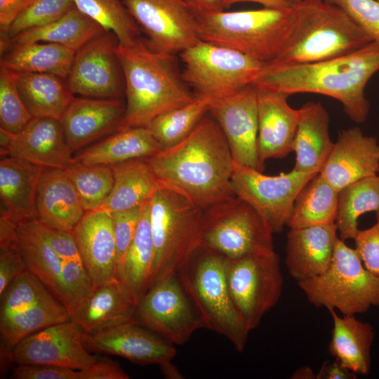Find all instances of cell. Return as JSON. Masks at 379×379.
<instances>
[{
	"label": "cell",
	"instance_id": "484cf974",
	"mask_svg": "<svg viewBox=\"0 0 379 379\" xmlns=\"http://www.w3.org/2000/svg\"><path fill=\"white\" fill-rule=\"evenodd\" d=\"M86 211L64 169L44 168L36 197V220L59 230L72 232Z\"/></svg>",
	"mask_w": 379,
	"mask_h": 379
},
{
	"label": "cell",
	"instance_id": "e0dca14e",
	"mask_svg": "<svg viewBox=\"0 0 379 379\" xmlns=\"http://www.w3.org/2000/svg\"><path fill=\"white\" fill-rule=\"evenodd\" d=\"M208 112L222 131L235 163L262 171L258 152V99L255 85L212 100Z\"/></svg>",
	"mask_w": 379,
	"mask_h": 379
},
{
	"label": "cell",
	"instance_id": "277c9868",
	"mask_svg": "<svg viewBox=\"0 0 379 379\" xmlns=\"http://www.w3.org/2000/svg\"><path fill=\"white\" fill-rule=\"evenodd\" d=\"M292 31L277 57L268 63L296 65L352 53L373 41L340 8L323 0H300Z\"/></svg>",
	"mask_w": 379,
	"mask_h": 379
},
{
	"label": "cell",
	"instance_id": "4fadbf2b",
	"mask_svg": "<svg viewBox=\"0 0 379 379\" xmlns=\"http://www.w3.org/2000/svg\"><path fill=\"white\" fill-rule=\"evenodd\" d=\"M135 322L173 345H183L202 328L176 274L152 284L140 300Z\"/></svg>",
	"mask_w": 379,
	"mask_h": 379
},
{
	"label": "cell",
	"instance_id": "7c38bea8",
	"mask_svg": "<svg viewBox=\"0 0 379 379\" xmlns=\"http://www.w3.org/2000/svg\"><path fill=\"white\" fill-rule=\"evenodd\" d=\"M315 175L293 168L267 175L235 163L231 182L234 195L255 208L272 232L278 233L286 225L297 195Z\"/></svg>",
	"mask_w": 379,
	"mask_h": 379
},
{
	"label": "cell",
	"instance_id": "681fc988",
	"mask_svg": "<svg viewBox=\"0 0 379 379\" xmlns=\"http://www.w3.org/2000/svg\"><path fill=\"white\" fill-rule=\"evenodd\" d=\"M32 220L35 227L61 260L81 258L72 232L53 229L36 219Z\"/></svg>",
	"mask_w": 379,
	"mask_h": 379
},
{
	"label": "cell",
	"instance_id": "ab89813d",
	"mask_svg": "<svg viewBox=\"0 0 379 379\" xmlns=\"http://www.w3.org/2000/svg\"><path fill=\"white\" fill-rule=\"evenodd\" d=\"M75 7L100 25L113 32L120 45H128L140 36V29L123 0H73Z\"/></svg>",
	"mask_w": 379,
	"mask_h": 379
},
{
	"label": "cell",
	"instance_id": "ba28073f",
	"mask_svg": "<svg viewBox=\"0 0 379 379\" xmlns=\"http://www.w3.org/2000/svg\"><path fill=\"white\" fill-rule=\"evenodd\" d=\"M298 285L312 305L343 315L364 313L379 305V278L365 268L356 249L340 238L327 270Z\"/></svg>",
	"mask_w": 379,
	"mask_h": 379
},
{
	"label": "cell",
	"instance_id": "d4e9b609",
	"mask_svg": "<svg viewBox=\"0 0 379 379\" xmlns=\"http://www.w3.org/2000/svg\"><path fill=\"white\" fill-rule=\"evenodd\" d=\"M338 239L335 223L290 229L285 256L290 276L298 282L324 272L331 265Z\"/></svg>",
	"mask_w": 379,
	"mask_h": 379
},
{
	"label": "cell",
	"instance_id": "44dd1931",
	"mask_svg": "<svg viewBox=\"0 0 379 379\" xmlns=\"http://www.w3.org/2000/svg\"><path fill=\"white\" fill-rule=\"evenodd\" d=\"M140 300L126 282L116 277L93 287L71 315L86 334L135 321Z\"/></svg>",
	"mask_w": 379,
	"mask_h": 379
},
{
	"label": "cell",
	"instance_id": "6da1fadb",
	"mask_svg": "<svg viewBox=\"0 0 379 379\" xmlns=\"http://www.w3.org/2000/svg\"><path fill=\"white\" fill-rule=\"evenodd\" d=\"M145 159L161 187L180 193L203 210L234 196L235 161L209 112L181 142Z\"/></svg>",
	"mask_w": 379,
	"mask_h": 379
},
{
	"label": "cell",
	"instance_id": "74e56055",
	"mask_svg": "<svg viewBox=\"0 0 379 379\" xmlns=\"http://www.w3.org/2000/svg\"><path fill=\"white\" fill-rule=\"evenodd\" d=\"M149 201L145 202L134 239L123 267V279L139 300L150 287L154 246L149 221Z\"/></svg>",
	"mask_w": 379,
	"mask_h": 379
},
{
	"label": "cell",
	"instance_id": "7bdbcfd3",
	"mask_svg": "<svg viewBox=\"0 0 379 379\" xmlns=\"http://www.w3.org/2000/svg\"><path fill=\"white\" fill-rule=\"evenodd\" d=\"M73 0H33L8 30V37L30 28L53 22L74 8Z\"/></svg>",
	"mask_w": 379,
	"mask_h": 379
},
{
	"label": "cell",
	"instance_id": "d6a6232c",
	"mask_svg": "<svg viewBox=\"0 0 379 379\" xmlns=\"http://www.w3.org/2000/svg\"><path fill=\"white\" fill-rule=\"evenodd\" d=\"M20 251L26 268L62 304V260L35 227L33 220L18 224Z\"/></svg>",
	"mask_w": 379,
	"mask_h": 379
},
{
	"label": "cell",
	"instance_id": "c3c4849f",
	"mask_svg": "<svg viewBox=\"0 0 379 379\" xmlns=\"http://www.w3.org/2000/svg\"><path fill=\"white\" fill-rule=\"evenodd\" d=\"M26 270L18 237L0 244V296L9 284Z\"/></svg>",
	"mask_w": 379,
	"mask_h": 379
},
{
	"label": "cell",
	"instance_id": "8fae6325",
	"mask_svg": "<svg viewBox=\"0 0 379 379\" xmlns=\"http://www.w3.org/2000/svg\"><path fill=\"white\" fill-rule=\"evenodd\" d=\"M225 272L232 300L251 332L281 296L284 279L279 257L274 253L227 260Z\"/></svg>",
	"mask_w": 379,
	"mask_h": 379
},
{
	"label": "cell",
	"instance_id": "7dc6e473",
	"mask_svg": "<svg viewBox=\"0 0 379 379\" xmlns=\"http://www.w3.org/2000/svg\"><path fill=\"white\" fill-rule=\"evenodd\" d=\"M354 240L365 268L379 278V221L371 227L359 230Z\"/></svg>",
	"mask_w": 379,
	"mask_h": 379
},
{
	"label": "cell",
	"instance_id": "cb8c5ba5",
	"mask_svg": "<svg viewBox=\"0 0 379 379\" xmlns=\"http://www.w3.org/2000/svg\"><path fill=\"white\" fill-rule=\"evenodd\" d=\"M72 232L93 287L117 277L113 222L109 213L103 211L86 212Z\"/></svg>",
	"mask_w": 379,
	"mask_h": 379
},
{
	"label": "cell",
	"instance_id": "3957f363",
	"mask_svg": "<svg viewBox=\"0 0 379 379\" xmlns=\"http://www.w3.org/2000/svg\"><path fill=\"white\" fill-rule=\"evenodd\" d=\"M124 82L126 109L121 130L147 126L157 116L192 102L174 56L150 47L140 36L118 46Z\"/></svg>",
	"mask_w": 379,
	"mask_h": 379
},
{
	"label": "cell",
	"instance_id": "ffe728a7",
	"mask_svg": "<svg viewBox=\"0 0 379 379\" xmlns=\"http://www.w3.org/2000/svg\"><path fill=\"white\" fill-rule=\"evenodd\" d=\"M319 173L338 192L379 174V143L359 127L342 131Z\"/></svg>",
	"mask_w": 379,
	"mask_h": 379
},
{
	"label": "cell",
	"instance_id": "e575fe53",
	"mask_svg": "<svg viewBox=\"0 0 379 379\" xmlns=\"http://www.w3.org/2000/svg\"><path fill=\"white\" fill-rule=\"evenodd\" d=\"M105 32L100 25L74 7L53 22L18 34L11 39V44L53 43L77 53L86 44Z\"/></svg>",
	"mask_w": 379,
	"mask_h": 379
},
{
	"label": "cell",
	"instance_id": "8992f818",
	"mask_svg": "<svg viewBox=\"0 0 379 379\" xmlns=\"http://www.w3.org/2000/svg\"><path fill=\"white\" fill-rule=\"evenodd\" d=\"M227 259L201 246L176 275L194 306L202 328L229 340L242 352L250 333L232 300L226 280Z\"/></svg>",
	"mask_w": 379,
	"mask_h": 379
},
{
	"label": "cell",
	"instance_id": "52a82bcc",
	"mask_svg": "<svg viewBox=\"0 0 379 379\" xmlns=\"http://www.w3.org/2000/svg\"><path fill=\"white\" fill-rule=\"evenodd\" d=\"M204 210L180 193L160 187L149 201L154 246L150 286L175 274L201 246Z\"/></svg>",
	"mask_w": 379,
	"mask_h": 379
},
{
	"label": "cell",
	"instance_id": "836d02e7",
	"mask_svg": "<svg viewBox=\"0 0 379 379\" xmlns=\"http://www.w3.org/2000/svg\"><path fill=\"white\" fill-rule=\"evenodd\" d=\"M20 93L33 117L60 120L74 96L66 79L51 74L16 72Z\"/></svg>",
	"mask_w": 379,
	"mask_h": 379
},
{
	"label": "cell",
	"instance_id": "83f0119b",
	"mask_svg": "<svg viewBox=\"0 0 379 379\" xmlns=\"http://www.w3.org/2000/svg\"><path fill=\"white\" fill-rule=\"evenodd\" d=\"M298 111L293 146L295 154L293 169L317 174L321 171L334 144L329 135L330 117L321 102H307Z\"/></svg>",
	"mask_w": 379,
	"mask_h": 379
},
{
	"label": "cell",
	"instance_id": "f907efd6",
	"mask_svg": "<svg viewBox=\"0 0 379 379\" xmlns=\"http://www.w3.org/2000/svg\"><path fill=\"white\" fill-rule=\"evenodd\" d=\"M33 0H0V52L4 53L11 45L8 30L17 18Z\"/></svg>",
	"mask_w": 379,
	"mask_h": 379
},
{
	"label": "cell",
	"instance_id": "f35d334b",
	"mask_svg": "<svg viewBox=\"0 0 379 379\" xmlns=\"http://www.w3.org/2000/svg\"><path fill=\"white\" fill-rule=\"evenodd\" d=\"M212 99L196 95L183 106L167 111L152 120L146 126L163 149L171 147L184 140L208 112Z\"/></svg>",
	"mask_w": 379,
	"mask_h": 379
},
{
	"label": "cell",
	"instance_id": "60d3db41",
	"mask_svg": "<svg viewBox=\"0 0 379 379\" xmlns=\"http://www.w3.org/2000/svg\"><path fill=\"white\" fill-rule=\"evenodd\" d=\"M64 171L86 212L98 210L113 188L114 178L111 166L71 164Z\"/></svg>",
	"mask_w": 379,
	"mask_h": 379
},
{
	"label": "cell",
	"instance_id": "d6986e66",
	"mask_svg": "<svg viewBox=\"0 0 379 379\" xmlns=\"http://www.w3.org/2000/svg\"><path fill=\"white\" fill-rule=\"evenodd\" d=\"M125 109L121 98L74 95L60 120L72 152L121 131Z\"/></svg>",
	"mask_w": 379,
	"mask_h": 379
},
{
	"label": "cell",
	"instance_id": "b9f144b4",
	"mask_svg": "<svg viewBox=\"0 0 379 379\" xmlns=\"http://www.w3.org/2000/svg\"><path fill=\"white\" fill-rule=\"evenodd\" d=\"M32 118L20 93L16 72L0 65V128L17 133Z\"/></svg>",
	"mask_w": 379,
	"mask_h": 379
},
{
	"label": "cell",
	"instance_id": "9f6ffc18",
	"mask_svg": "<svg viewBox=\"0 0 379 379\" xmlns=\"http://www.w3.org/2000/svg\"><path fill=\"white\" fill-rule=\"evenodd\" d=\"M289 1L292 5H295L298 4L300 0H287Z\"/></svg>",
	"mask_w": 379,
	"mask_h": 379
},
{
	"label": "cell",
	"instance_id": "5b68a950",
	"mask_svg": "<svg viewBox=\"0 0 379 379\" xmlns=\"http://www.w3.org/2000/svg\"><path fill=\"white\" fill-rule=\"evenodd\" d=\"M201 40L230 48L265 62L273 60L288 38L295 6L198 15Z\"/></svg>",
	"mask_w": 379,
	"mask_h": 379
},
{
	"label": "cell",
	"instance_id": "f1b7e54d",
	"mask_svg": "<svg viewBox=\"0 0 379 379\" xmlns=\"http://www.w3.org/2000/svg\"><path fill=\"white\" fill-rule=\"evenodd\" d=\"M161 146L146 126L119 131L73 156L71 164L112 166L153 156Z\"/></svg>",
	"mask_w": 379,
	"mask_h": 379
},
{
	"label": "cell",
	"instance_id": "6f0895ef",
	"mask_svg": "<svg viewBox=\"0 0 379 379\" xmlns=\"http://www.w3.org/2000/svg\"><path fill=\"white\" fill-rule=\"evenodd\" d=\"M376 220L379 221V211L376 213Z\"/></svg>",
	"mask_w": 379,
	"mask_h": 379
},
{
	"label": "cell",
	"instance_id": "ee69618b",
	"mask_svg": "<svg viewBox=\"0 0 379 379\" xmlns=\"http://www.w3.org/2000/svg\"><path fill=\"white\" fill-rule=\"evenodd\" d=\"M142 206L124 212L110 213L115 241L117 276L121 279H124V263L137 231Z\"/></svg>",
	"mask_w": 379,
	"mask_h": 379
},
{
	"label": "cell",
	"instance_id": "4316f807",
	"mask_svg": "<svg viewBox=\"0 0 379 379\" xmlns=\"http://www.w3.org/2000/svg\"><path fill=\"white\" fill-rule=\"evenodd\" d=\"M44 168L13 157L0 161V216L19 223L36 219V197Z\"/></svg>",
	"mask_w": 379,
	"mask_h": 379
},
{
	"label": "cell",
	"instance_id": "2e32d148",
	"mask_svg": "<svg viewBox=\"0 0 379 379\" xmlns=\"http://www.w3.org/2000/svg\"><path fill=\"white\" fill-rule=\"evenodd\" d=\"M85 333L69 319L38 331L20 340L13 349L14 364L86 368L100 358L85 345Z\"/></svg>",
	"mask_w": 379,
	"mask_h": 379
},
{
	"label": "cell",
	"instance_id": "9a60e30c",
	"mask_svg": "<svg viewBox=\"0 0 379 379\" xmlns=\"http://www.w3.org/2000/svg\"><path fill=\"white\" fill-rule=\"evenodd\" d=\"M123 2L156 51L175 55L200 40L197 16L182 0Z\"/></svg>",
	"mask_w": 379,
	"mask_h": 379
},
{
	"label": "cell",
	"instance_id": "bcb514c9",
	"mask_svg": "<svg viewBox=\"0 0 379 379\" xmlns=\"http://www.w3.org/2000/svg\"><path fill=\"white\" fill-rule=\"evenodd\" d=\"M14 379H93L91 366L84 369L68 367L15 364L11 369Z\"/></svg>",
	"mask_w": 379,
	"mask_h": 379
},
{
	"label": "cell",
	"instance_id": "7a4b0ae2",
	"mask_svg": "<svg viewBox=\"0 0 379 379\" xmlns=\"http://www.w3.org/2000/svg\"><path fill=\"white\" fill-rule=\"evenodd\" d=\"M379 70V44L371 41L339 57L310 63H267L253 84L288 95L317 93L338 100L355 123L366 121L370 103L366 85Z\"/></svg>",
	"mask_w": 379,
	"mask_h": 379
},
{
	"label": "cell",
	"instance_id": "f546056e",
	"mask_svg": "<svg viewBox=\"0 0 379 379\" xmlns=\"http://www.w3.org/2000/svg\"><path fill=\"white\" fill-rule=\"evenodd\" d=\"M328 310L333 324L328 345L331 355L357 375H368L371 368V347L375 338L373 326L358 320L355 315L341 317L336 314V310Z\"/></svg>",
	"mask_w": 379,
	"mask_h": 379
},
{
	"label": "cell",
	"instance_id": "680465c9",
	"mask_svg": "<svg viewBox=\"0 0 379 379\" xmlns=\"http://www.w3.org/2000/svg\"><path fill=\"white\" fill-rule=\"evenodd\" d=\"M379 1V0H378Z\"/></svg>",
	"mask_w": 379,
	"mask_h": 379
},
{
	"label": "cell",
	"instance_id": "1f68e13d",
	"mask_svg": "<svg viewBox=\"0 0 379 379\" xmlns=\"http://www.w3.org/2000/svg\"><path fill=\"white\" fill-rule=\"evenodd\" d=\"M75 54L53 43H12L1 55L0 65L15 72L51 74L66 79Z\"/></svg>",
	"mask_w": 379,
	"mask_h": 379
},
{
	"label": "cell",
	"instance_id": "db71d44e",
	"mask_svg": "<svg viewBox=\"0 0 379 379\" xmlns=\"http://www.w3.org/2000/svg\"><path fill=\"white\" fill-rule=\"evenodd\" d=\"M241 2H253L260 4L263 7L270 8H284L293 6L287 0H223V5L225 9Z\"/></svg>",
	"mask_w": 379,
	"mask_h": 379
},
{
	"label": "cell",
	"instance_id": "f6af8a7d",
	"mask_svg": "<svg viewBox=\"0 0 379 379\" xmlns=\"http://www.w3.org/2000/svg\"><path fill=\"white\" fill-rule=\"evenodd\" d=\"M343 9L372 39L379 44L378 0H326Z\"/></svg>",
	"mask_w": 379,
	"mask_h": 379
},
{
	"label": "cell",
	"instance_id": "9c48e42d",
	"mask_svg": "<svg viewBox=\"0 0 379 379\" xmlns=\"http://www.w3.org/2000/svg\"><path fill=\"white\" fill-rule=\"evenodd\" d=\"M273 234L256 210L235 195L204 210L201 246L227 260L276 253Z\"/></svg>",
	"mask_w": 379,
	"mask_h": 379
},
{
	"label": "cell",
	"instance_id": "816d5d0a",
	"mask_svg": "<svg viewBox=\"0 0 379 379\" xmlns=\"http://www.w3.org/2000/svg\"><path fill=\"white\" fill-rule=\"evenodd\" d=\"M357 374L343 365L338 360L329 362L326 361L316 373V379H355Z\"/></svg>",
	"mask_w": 379,
	"mask_h": 379
},
{
	"label": "cell",
	"instance_id": "8d00e7d4",
	"mask_svg": "<svg viewBox=\"0 0 379 379\" xmlns=\"http://www.w3.org/2000/svg\"><path fill=\"white\" fill-rule=\"evenodd\" d=\"M379 211V174L360 179L338 192L335 220L339 238L355 237L358 220L364 213Z\"/></svg>",
	"mask_w": 379,
	"mask_h": 379
},
{
	"label": "cell",
	"instance_id": "30bf717a",
	"mask_svg": "<svg viewBox=\"0 0 379 379\" xmlns=\"http://www.w3.org/2000/svg\"><path fill=\"white\" fill-rule=\"evenodd\" d=\"M184 81L212 100L253 84L265 63L234 49L199 40L179 54Z\"/></svg>",
	"mask_w": 379,
	"mask_h": 379
},
{
	"label": "cell",
	"instance_id": "603a6c76",
	"mask_svg": "<svg viewBox=\"0 0 379 379\" xmlns=\"http://www.w3.org/2000/svg\"><path fill=\"white\" fill-rule=\"evenodd\" d=\"M8 156L60 169L68 167L73 158L60 121L50 117H33L20 132L10 133Z\"/></svg>",
	"mask_w": 379,
	"mask_h": 379
},
{
	"label": "cell",
	"instance_id": "f5cc1de1",
	"mask_svg": "<svg viewBox=\"0 0 379 379\" xmlns=\"http://www.w3.org/2000/svg\"><path fill=\"white\" fill-rule=\"evenodd\" d=\"M197 15L225 10L223 0H182Z\"/></svg>",
	"mask_w": 379,
	"mask_h": 379
},
{
	"label": "cell",
	"instance_id": "11a10c76",
	"mask_svg": "<svg viewBox=\"0 0 379 379\" xmlns=\"http://www.w3.org/2000/svg\"><path fill=\"white\" fill-rule=\"evenodd\" d=\"M292 379H316V373L309 366H302L297 368L291 375Z\"/></svg>",
	"mask_w": 379,
	"mask_h": 379
},
{
	"label": "cell",
	"instance_id": "5bb4252c",
	"mask_svg": "<svg viewBox=\"0 0 379 379\" xmlns=\"http://www.w3.org/2000/svg\"><path fill=\"white\" fill-rule=\"evenodd\" d=\"M118 46L116 35L105 31L76 53L66 79L74 95L112 99L121 98L125 95Z\"/></svg>",
	"mask_w": 379,
	"mask_h": 379
},
{
	"label": "cell",
	"instance_id": "ac0fdd59",
	"mask_svg": "<svg viewBox=\"0 0 379 379\" xmlns=\"http://www.w3.org/2000/svg\"><path fill=\"white\" fill-rule=\"evenodd\" d=\"M84 342L90 352L121 357L141 365L162 367L171 364L176 354L173 344L135 321L85 333Z\"/></svg>",
	"mask_w": 379,
	"mask_h": 379
},
{
	"label": "cell",
	"instance_id": "d590c367",
	"mask_svg": "<svg viewBox=\"0 0 379 379\" xmlns=\"http://www.w3.org/2000/svg\"><path fill=\"white\" fill-rule=\"evenodd\" d=\"M338 208V192L319 173L297 195L286 225L298 229L333 224Z\"/></svg>",
	"mask_w": 379,
	"mask_h": 379
},
{
	"label": "cell",
	"instance_id": "4dcf8cb0",
	"mask_svg": "<svg viewBox=\"0 0 379 379\" xmlns=\"http://www.w3.org/2000/svg\"><path fill=\"white\" fill-rule=\"evenodd\" d=\"M113 188L103 204L95 211L108 213L138 208L151 199L161 187L145 158L111 166Z\"/></svg>",
	"mask_w": 379,
	"mask_h": 379
},
{
	"label": "cell",
	"instance_id": "7402d4cb",
	"mask_svg": "<svg viewBox=\"0 0 379 379\" xmlns=\"http://www.w3.org/2000/svg\"><path fill=\"white\" fill-rule=\"evenodd\" d=\"M256 89L258 152L264 165L267 159L284 158L293 152L299 111L289 105L288 95L258 87Z\"/></svg>",
	"mask_w": 379,
	"mask_h": 379
}]
</instances>
